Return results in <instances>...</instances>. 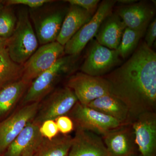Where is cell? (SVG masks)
Wrapping results in <instances>:
<instances>
[{
    "instance_id": "6da1fadb",
    "label": "cell",
    "mask_w": 156,
    "mask_h": 156,
    "mask_svg": "<svg viewBox=\"0 0 156 156\" xmlns=\"http://www.w3.org/2000/svg\"><path fill=\"white\" fill-rule=\"evenodd\" d=\"M102 77L111 94L128 107L131 122L140 114L155 112L156 53L144 41L125 63Z\"/></svg>"
},
{
    "instance_id": "7a4b0ae2",
    "label": "cell",
    "mask_w": 156,
    "mask_h": 156,
    "mask_svg": "<svg viewBox=\"0 0 156 156\" xmlns=\"http://www.w3.org/2000/svg\"><path fill=\"white\" fill-rule=\"evenodd\" d=\"M27 9L20 10L16 27L7 39L6 48L13 61L23 65L37 49L39 42Z\"/></svg>"
},
{
    "instance_id": "3957f363",
    "label": "cell",
    "mask_w": 156,
    "mask_h": 156,
    "mask_svg": "<svg viewBox=\"0 0 156 156\" xmlns=\"http://www.w3.org/2000/svg\"><path fill=\"white\" fill-rule=\"evenodd\" d=\"M78 56H62L52 67L37 77L29 86L23 98V104L25 105L40 102L63 76L74 69Z\"/></svg>"
},
{
    "instance_id": "277c9868",
    "label": "cell",
    "mask_w": 156,
    "mask_h": 156,
    "mask_svg": "<svg viewBox=\"0 0 156 156\" xmlns=\"http://www.w3.org/2000/svg\"><path fill=\"white\" fill-rule=\"evenodd\" d=\"M116 2L115 0L101 2L91 19L65 45L64 53L69 56H79L88 43L95 37L105 19L112 13Z\"/></svg>"
},
{
    "instance_id": "5b68a950",
    "label": "cell",
    "mask_w": 156,
    "mask_h": 156,
    "mask_svg": "<svg viewBox=\"0 0 156 156\" xmlns=\"http://www.w3.org/2000/svg\"><path fill=\"white\" fill-rule=\"evenodd\" d=\"M76 127L93 132L101 136L108 131L125 125L110 116L78 101L69 113Z\"/></svg>"
},
{
    "instance_id": "8992f818",
    "label": "cell",
    "mask_w": 156,
    "mask_h": 156,
    "mask_svg": "<svg viewBox=\"0 0 156 156\" xmlns=\"http://www.w3.org/2000/svg\"><path fill=\"white\" fill-rule=\"evenodd\" d=\"M64 54V47L57 41L42 45L23 65L21 80L30 84L49 69Z\"/></svg>"
},
{
    "instance_id": "52a82bcc",
    "label": "cell",
    "mask_w": 156,
    "mask_h": 156,
    "mask_svg": "<svg viewBox=\"0 0 156 156\" xmlns=\"http://www.w3.org/2000/svg\"><path fill=\"white\" fill-rule=\"evenodd\" d=\"M121 62L117 50H111L93 41L81 67V72L93 76L102 77Z\"/></svg>"
},
{
    "instance_id": "ba28073f",
    "label": "cell",
    "mask_w": 156,
    "mask_h": 156,
    "mask_svg": "<svg viewBox=\"0 0 156 156\" xmlns=\"http://www.w3.org/2000/svg\"><path fill=\"white\" fill-rule=\"evenodd\" d=\"M66 87L73 92L78 101L85 105L110 93L108 83L103 77L93 76L81 72L70 77Z\"/></svg>"
},
{
    "instance_id": "9c48e42d",
    "label": "cell",
    "mask_w": 156,
    "mask_h": 156,
    "mask_svg": "<svg viewBox=\"0 0 156 156\" xmlns=\"http://www.w3.org/2000/svg\"><path fill=\"white\" fill-rule=\"evenodd\" d=\"M77 102L74 93L68 87L57 89L40 106L33 122L40 126L45 121H55L59 117L66 115Z\"/></svg>"
},
{
    "instance_id": "30bf717a",
    "label": "cell",
    "mask_w": 156,
    "mask_h": 156,
    "mask_svg": "<svg viewBox=\"0 0 156 156\" xmlns=\"http://www.w3.org/2000/svg\"><path fill=\"white\" fill-rule=\"evenodd\" d=\"M40 106V102L25 105L0 123V153L5 151L26 126L33 121Z\"/></svg>"
},
{
    "instance_id": "8fae6325",
    "label": "cell",
    "mask_w": 156,
    "mask_h": 156,
    "mask_svg": "<svg viewBox=\"0 0 156 156\" xmlns=\"http://www.w3.org/2000/svg\"><path fill=\"white\" fill-rule=\"evenodd\" d=\"M68 9H48L40 14L30 11L39 44L41 45L56 41Z\"/></svg>"
},
{
    "instance_id": "7c38bea8",
    "label": "cell",
    "mask_w": 156,
    "mask_h": 156,
    "mask_svg": "<svg viewBox=\"0 0 156 156\" xmlns=\"http://www.w3.org/2000/svg\"><path fill=\"white\" fill-rule=\"evenodd\" d=\"M138 151L142 156H156V114H140L131 123Z\"/></svg>"
},
{
    "instance_id": "4fadbf2b",
    "label": "cell",
    "mask_w": 156,
    "mask_h": 156,
    "mask_svg": "<svg viewBox=\"0 0 156 156\" xmlns=\"http://www.w3.org/2000/svg\"><path fill=\"white\" fill-rule=\"evenodd\" d=\"M101 137L109 156H136L138 150L131 123L119 126Z\"/></svg>"
},
{
    "instance_id": "5bb4252c",
    "label": "cell",
    "mask_w": 156,
    "mask_h": 156,
    "mask_svg": "<svg viewBox=\"0 0 156 156\" xmlns=\"http://www.w3.org/2000/svg\"><path fill=\"white\" fill-rule=\"evenodd\" d=\"M68 156H109L102 137L76 127Z\"/></svg>"
},
{
    "instance_id": "9a60e30c",
    "label": "cell",
    "mask_w": 156,
    "mask_h": 156,
    "mask_svg": "<svg viewBox=\"0 0 156 156\" xmlns=\"http://www.w3.org/2000/svg\"><path fill=\"white\" fill-rule=\"evenodd\" d=\"M116 12L126 27L135 30H146L155 14L153 8L144 2L122 7Z\"/></svg>"
},
{
    "instance_id": "2e32d148",
    "label": "cell",
    "mask_w": 156,
    "mask_h": 156,
    "mask_svg": "<svg viewBox=\"0 0 156 156\" xmlns=\"http://www.w3.org/2000/svg\"><path fill=\"white\" fill-rule=\"evenodd\" d=\"M126 25L116 12L112 13L101 23L95 37L100 44L111 50H117Z\"/></svg>"
},
{
    "instance_id": "e0dca14e",
    "label": "cell",
    "mask_w": 156,
    "mask_h": 156,
    "mask_svg": "<svg viewBox=\"0 0 156 156\" xmlns=\"http://www.w3.org/2000/svg\"><path fill=\"white\" fill-rule=\"evenodd\" d=\"M93 15L79 6L70 5L62 22L56 41L64 46Z\"/></svg>"
},
{
    "instance_id": "ac0fdd59",
    "label": "cell",
    "mask_w": 156,
    "mask_h": 156,
    "mask_svg": "<svg viewBox=\"0 0 156 156\" xmlns=\"http://www.w3.org/2000/svg\"><path fill=\"white\" fill-rule=\"evenodd\" d=\"M87 106L111 117L123 124L131 123L128 107L122 100L111 93L96 98Z\"/></svg>"
},
{
    "instance_id": "d6986e66",
    "label": "cell",
    "mask_w": 156,
    "mask_h": 156,
    "mask_svg": "<svg viewBox=\"0 0 156 156\" xmlns=\"http://www.w3.org/2000/svg\"><path fill=\"white\" fill-rule=\"evenodd\" d=\"M40 127L33 121L29 123L6 149L5 156H21L29 147L43 140Z\"/></svg>"
},
{
    "instance_id": "ffe728a7",
    "label": "cell",
    "mask_w": 156,
    "mask_h": 156,
    "mask_svg": "<svg viewBox=\"0 0 156 156\" xmlns=\"http://www.w3.org/2000/svg\"><path fill=\"white\" fill-rule=\"evenodd\" d=\"M30 84L20 79L0 89V119L5 116L24 95Z\"/></svg>"
},
{
    "instance_id": "44dd1931",
    "label": "cell",
    "mask_w": 156,
    "mask_h": 156,
    "mask_svg": "<svg viewBox=\"0 0 156 156\" xmlns=\"http://www.w3.org/2000/svg\"><path fill=\"white\" fill-rule=\"evenodd\" d=\"M73 137L68 134L57 135L51 139L44 138L37 151V156H67Z\"/></svg>"
},
{
    "instance_id": "7402d4cb",
    "label": "cell",
    "mask_w": 156,
    "mask_h": 156,
    "mask_svg": "<svg viewBox=\"0 0 156 156\" xmlns=\"http://www.w3.org/2000/svg\"><path fill=\"white\" fill-rule=\"evenodd\" d=\"M23 65L12 60L6 48L0 49V87L20 80Z\"/></svg>"
},
{
    "instance_id": "603a6c76",
    "label": "cell",
    "mask_w": 156,
    "mask_h": 156,
    "mask_svg": "<svg viewBox=\"0 0 156 156\" xmlns=\"http://www.w3.org/2000/svg\"><path fill=\"white\" fill-rule=\"evenodd\" d=\"M146 31L135 30L127 27L125 29L117 50L121 58L126 59L134 53Z\"/></svg>"
},
{
    "instance_id": "cb8c5ba5",
    "label": "cell",
    "mask_w": 156,
    "mask_h": 156,
    "mask_svg": "<svg viewBox=\"0 0 156 156\" xmlns=\"http://www.w3.org/2000/svg\"><path fill=\"white\" fill-rule=\"evenodd\" d=\"M17 17L11 8L4 7L0 10V37L9 39L14 32Z\"/></svg>"
},
{
    "instance_id": "d4e9b609",
    "label": "cell",
    "mask_w": 156,
    "mask_h": 156,
    "mask_svg": "<svg viewBox=\"0 0 156 156\" xmlns=\"http://www.w3.org/2000/svg\"><path fill=\"white\" fill-rule=\"evenodd\" d=\"M40 133L44 138L51 139L58 134V128L56 122L48 120L42 123L40 127Z\"/></svg>"
},
{
    "instance_id": "484cf974",
    "label": "cell",
    "mask_w": 156,
    "mask_h": 156,
    "mask_svg": "<svg viewBox=\"0 0 156 156\" xmlns=\"http://www.w3.org/2000/svg\"><path fill=\"white\" fill-rule=\"evenodd\" d=\"M51 0H8L5 2L6 6L21 5L29 7L31 9H39L42 6L53 2Z\"/></svg>"
},
{
    "instance_id": "4316f807",
    "label": "cell",
    "mask_w": 156,
    "mask_h": 156,
    "mask_svg": "<svg viewBox=\"0 0 156 156\" xmlns=\"http://www.w3.org/2000/svg\"><path fill=\"white\" fill-rule=\"evenodd\" d=\"M64 2H67L72 5L79 6L92 15L97 11L100 2L99 0H67Z\"/></svg>"
},
{
    "instance_id": "83f0119b",
    "label": "cell",
    "mask_w": 156,
    "mask_h": 156,
    "mask_svg": "<svg viewBox=\"0 0 156 156\" xmlns=\"http://www.w3.org/2000/svg\"><path fill=\"white\" fill-rule=\"evenodd\" d=\"M58 131L62 134H68L73 131L74 122L69 117L61 116L55 120Z\"/></svg>"
},
{
    "instance_id": "f1b7e54d",
    "label": "cell",
    "mask_w": 156,
    "mask_h": 156,
    "mask_svg": "<svg viewBox=\"0 0 156 156\" xmlns=\"http://www.w3.org/2000/svg\"><path fill=\"white\" fill-rule=\"evenodd\" d=\"M145 41L148 47L151 48L156 38V20L154 19L148 26L146 31Z\"/></svg>"
},
{
    "instance_id": "f546056e",
    "label": "cell",
    "mask_w": 156,
    "mask_h": 156,
    "mask_svg": "<svg viewBox=\"0 0 156 156\" xmlns=\"http://www.w3.org/2000/svg\"><path fill=\"white\" fill-rule=\"evenodd\" d=\"M43 140L27 148L21 156H37L38 150Z\"/></svg>"
},
{
    "instance_id": "4dcf8cb0",
    "label": "cell",
    "mask_w": 156,
    "mask_h": 156,
    "mask_svg": "<svg viewBox=\"0 0 156 156\" xmlns=\"http://www.w3.org/2000/svg\"><path fill=\"white\" fill-rule=\"evenodd\" d=\"M117 2L128 5H131V4L136 2V1H134V0H120V1H117Z\"/></svg>"
},
{
    "instance_id": "1f68e13d",
    "label": "cell",
    "mask_w": 156,
    "mask_h": 156,
    "mask_svg": "<svg viewBox=\"0 0 156 156\" xmlns=\"http://www.w3.org/2000/svg\"><path fill=\"white\" fill-rule=\"evenodd\" d=\"M7 39L3 38L0 37V49L6 48L7 45Z\"/></svg>"
},
{
    "instance_id": "d6a6232c",
    "label": "cell",
    "mask_w": 156,
    "mask_h": 156,
    "mask_svg": "<svg viewBox=\"0 0 156 156\" xmlns=\"http://www.w3.org/2000/svg\"><path fill=\"white\" fill-rule=\"evenodd\" d=\"M4 7H5V5H4V2H2V1H0V10L3 9Z\"/></svg>"
},
{
    "instance_id": "836d02e7",
    "label": "cell",
    "mask_w": 156,
    "mask_h": 156,
    "mask_svg": "<svg viewBox=\"0 0 156 156\" xmlns=\"http://www.w3.org/2000/svg\"><path fill=\"white\" fill-rule=\"evenodd\" d=\"M142 156L140 155H139V156Z\"/></svg>"
},
{
    "instance_id": "e575fe53",
    "label": "cell",
    "mask_w": 156,
    "mask_h": 156,
    "mask_svg": "<svg viewBox=\"0 0 156 156\" xmlns=\"http://www.w3.org/2000/svg\"><path fill=\"white\" fill-rule=\"evenodd\" d=\"M67 156H68V155Z\"/></svg>"
}]
</instances>
